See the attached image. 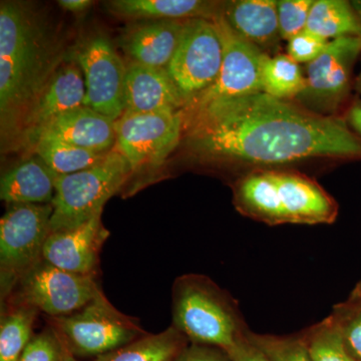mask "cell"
Returning a JSON list of instances; mask_svg holds the SVG:
<instances>
[{"instance_id": "4fadbf2b", "label": "cell", "mask_w": 361, "mask_h": 361, "mask_svg": "<svg viewBox=\"0 0 361 361\" xmlns=\"http://www.w3.org/2000/svg\"><path fill=\"white\" fill-rule=\"evenodd\" d=\"M77 61L84 73L85 106L118 121L125 113L127 66L113 44L97 35L80 45Z\"/></svg>"}, {"instance_id": "d6a6232c", "label": "cell", "mask_w": 361, "mask_h": 361, "mask_svg": "<svg viewBox=\"0 0 361 361\" xmlns=\"http://www.w3.org/2000/svg\"><path fill=\"white\" fill-rule=\"evenodd\" d=\"M173 361H232L224 349L203 344L189 343Z\"/></svg>"}, {"instance_id": "cb8c5ba5", "label": "cell", "mask_w": 361, "mask_h": 361, "mask_svg": "<svg viewBox=\"0 0 361 361\" xmlns=\"http://www.w3.org/2000/svg\"><path fill=\"white\" fill-rule=\"evenodd\" d=\"M261 92L279 99H296L305 90V75L287 54H265L261 63Z\"/></svg>"}, {"instance_id": "f1b7e54d", "label": "cell", "mask_w": 361, "mask_h": 361, "mask_svg": "<svg viewBox=\"0 0 361 361\" xmlns=\"http://www.w3.org/2000/svg\"><path fill=\"white\" fill-rule=\"evenodd\" d=\"M341 332L349 353L361 361V302L346 300L334 306L329 315Z\"/></svg>"}, {"instance_id": "9c48e42d", "label": "cell", "mask_w": 361, "mask_h": 361, "mask_svg": "<svg viewBox=\"0 0 361 361\" xmlns=\"http://www.w3.org/2000/svg\"><path fill=\"white\" fill-rule=\"evenodd\" d=\"M224 47L215 21L187 20L167 71L187 104L219 75Z\"/></svg>"}, {"instance_id": "83f0119b", "label": "cell", "mask_w": 361, "mask_h": 361, "mask_svg": "<svg viewBox=\"0 0 361 361\" xmlns=\"http://www.w3.org/2000/svg\"><path fill=\"white\" fill-rule=\"evenodd\" d=\"M249 336L271 361H312L301 334L279 336L250 331Z\"/></svg>"}, {"instance_id": "3957f363", "label": "cell", "mask_w": 361, "mask_h": 361, "mask_svg": "<svg viewBox=\"0 0 361 361\" xmlns=\"http://www.w3.org/2000/svg\"><path fill=\"white\" fill-rule=\"evenodd\" d=\"M232 189L239 213L269 226L331 224L338 215L336 201L296 171L258 169L237 178Z\"/></svg>"}, {"instance_id": "6da1fadb", "label": "cell", "mask_w": 361, "mask_h": 361, "mask_svg": "<svg viewBox=\"0 0 361 361\" xmlns=\"http://www.w3.org/2000/svg\"><path fill=\"white\" fill-rule=\"evenodd\" d=\"M190 116L188 142L205 160L258 170L312 158H361V137L346 120L262 92L209 104Z\"/></svg>"}, {"instance_id": "8992f818", "label": "cell", "mask_w": 361, "mask_h": 361, "mask_svg": "<svg viewBox=\"0 0 361 361\" xmlns=\"http://www.w3.org/2000/svg\"><path fill=\"white\" fill-rule=\"evenodd\" d=\"M47 320L75 357L96 358L148 334L116 310L103 292L75 312Z\"/></svg>"}, {"instance_id": "e0dca14e", "label": "cell", "mask_w": 361, "mask_h": 361, "mask_svg": "<svg viewBox=\"0 0 361 361\" xmlns=\"http://www.w3.org/2000/svg\"><path fill=\"white\" fill-rule=\"evenodd\" d=\"M85 78L80 66L70 63L54 71L21 123L26 137L56 116L85 106Z\"/></svg>"}, {"instance_id": "f35d334b", "label": "cell", "mask_w": 361, "mask_h": 361, "mask_svg": "<svg viewBox=\"0 0 361 361\" xmlns=\"http://www.w3.org/2000/svg\"><path fill=\"white\" fill-rule=\"evenodd\" d=\"M63 361H78V360H77V357H75V356H73V355H71L70 351L66 350L65 357H63Z\"/></svg>"}, {"instance_id": "f546056e", "label": "cell", "mask_w": 361, "mask_h": 361, "mask_svg": "<svg viewBox=\"0 0 361 361\" xmlns=\"http://www.w3.org/2000/svg\"><path fill=\"white\" fill-rule=\"evenodd\" d=\"M314 0H280L277 1L280 37L290 40L306 30Z\"/></svg>"}, {"instance_id": "277c9868", "label": "cell", "mask_w": 361, "mask_h": 361, "mask_svg": "<svg viewBox=\"0 0 361 361\" xmlns=\"http://www.w3.org/2000/svg\"><path fill=\"white\" fill-rule=\"evenodd\" d=\"M172 299V325L190 343L215 346L230 353L250 331L238 302L204 275L178 278Z\"/></svg>"}, {"instance_id": "8d00e7d4", "label": "cell", "mask_w": 361, "mask_h": 361, "mask_svg": "<svg viewBox=\"0 0 361 361\" xmlns=\"http://www.w3.org/2000/svg\"><path fill=\"white\" fill-rule=\"evenodd\" d=\"M348 300L353 301V302H361V279L360 281L356 284L355 289L351 292Z\"/></svg>"}, {"instance_id": "30bf717a", "label": "cell", "mask_w": 361, "mask_h": 361, "mask_svg": "<svg viewBox=\"0 0 361 361\" xmlns=\"http://www.w3.org/2000/svg\"><path fill=\"white\" fill-rule=\"evenodd\" d=\"M360 54L361 37L329 42L322 54L306 65L305 90L296 97L303 108L332 116L348 97L353 66Z\"/></svg>"}, {"instance_id": "52a82bcc", "label": "cell", "mask_w": 361, "mask_h": 361, "mask_svg": "<svg viewBox=\"0 0 361 361\" xmlns=\"http://www.w3.org/2000/svg\"><path fill=\"white\" fill-rule=\"evenodd\" d=\"M51 204L13 205L0 220V281L2 300L42 259L51 234Z\"/></svg>"}, {"instance_id": "ffe728a7", "label": "cell", "mask_w": 361, "mask_h": 361, "mask_svg": "<svg viewBox=\"0 0 361 361\" xmlns=\"http://www.w3.org/2000/svg\"><path fill=\"white\" fill-rule=\"evenodd\" d=\"M56 176L42 159H30L2 176L0 198L13 205L51 204Z\"/></svg>"}, {"instance_id": "74e56055", "label": "cell", "mask_w": 361, "mask_h": 361, "mask_svg": "<svg viewBox=\"0 0 361 361\" xmlns=\"http://www.w3.org/2000/svg\"><path fill=\"white\" fill-rule=\"evenodd\" d=\"M351 4H353V7H355L356 13L358 14V16H360L361 20V0H356V1H353L351 2Z\"/></svg>"}, {"instance_id": "836d02e7", "label": "cell", "mask_w": 361, "mask_h": 361, "mask_svg": "<svg viewBox=\"0 0 361 361\" xmlns=\"http://www.w3.org/2000/svg\"><path fill=\"white\" fill-rule=\"evenodd\" d=\"M250 331L229 353L232 361H271L264 351L252 341L249 336Z\"/></svg>"}, {"instance_id": "d590c367", "label": "cell", "mask_w": 361, "mask_h": 361, "mask_svg": "<svg viewBox=\"0 0 361 361\" xmlns=\"http://www.w3.org/2000/svg\"><path fill=\"white\" fill-rule=\"evenodd\" d=\"M59 6L65 8L66 11L71 13H80L85 11L92 6V2L90 0H61L59 1Z\"/></svg>"}, {"instance_id": "9a60e30c", "label": "cell", "mask_w": 361, "mask_h": 361, "mask_svg": "<svg viewBox=\"0 0 361 361\" xmlns=\"http://www.w3.org/2000/svg\"><path fill=\"white\" fill-rule=\"evenodd\" d=\"M115 123L108 116L82 106L56 116L27 139L32 142L39 139H58L97 153H106L116 145Z\"/></svg>"}, {"instance_id": "4316f807", "label": "cell", "mask_w": 361, "mask_h": 361, "mask_svg": "<svg viewBox=\"0 0 361 361\" xmlns=\"http://www.w3.org/2000/svg\"><path fill=\"white\" fill-rule=\"evenodd\" d=\"M300 334L312 361H357L349 353L330 316Z\"/></svg>"}, {"instance_id": "ac0fdd59", "label": "cell", "mask_w": 361, "mask_h": 361, "mask_svg": "<svg viewBox=\"0 0 361 361\" xmlns=\"http://www.w3.org/2000/svg\"><path fill=\"white\" fill-rule=\"evenodd\" d=\"M222 16L234 32L263 52L281 39L275 0L223 2Z\"/></svg>"}, {"instance_id": "ba28073f", "label": "cell", "mask_w": 361, "mask_h": 361, "mask_svg": "<svg viewBox=\"0 0 361 361\" xmlns=\"http://www.w3.org/2000/svg\"><path fill=\"white\" fill-rule=\"evenodd\" d=\"M14 291L13 306H30L49 317L75 312L102 292L94 277L68 272L44 259L21 278Z\"/></svg>"}, {"instance_id": "7a4b0ae2", "label": "cell", "mask_w": 361, "mask_h": 361, "mask_svg": "<svg viewBox=\"0 0 361 361\" xmlns=\"http://www.w3.org/2000/svg\"><path fill=\"white\" fill-rule=\"evenodd\" d=\"M47 37L39 21L23 4L0 6V115L2 132L25 120L49 82Z\"/></svg>"}, {"instance_id": "4dcf8cb0", "label": "cell", "mask_w": 361, "mask_h": 361, "mask_svg": "<svg viewBox=\"0 0 361 361\" xmlns=\"http://www.w3.org/2000/svg\"><path fill=\"white\" fill-rule=\"evenodd\" d=\"M66 350L56 330L49 325L32 336L18 361H63Z\"/></svg>"}, {"instance_id": "7402d4cb", "label": "cell", "mask_w": 361, "mask_h": 361, "mask_svg": "<svg viewBox=\"0 0 361 361\" xmlns=\"http://www.w3.org/2000/svg\"><path fill=\"white\" fill-rule=\"evenodd\" d=\"M189 343L187 337L172 325L160 334H147L92 361H173Z\"/></svg>"}, {"instance_id": "484cf974", "label": "cell", "mask_w": 361, "mask_h": 361, "mask_svg": "<svg viewBox=\"0 0 361 361\" xmlns=\"http://www.w3.org/2000/svg\"><path fill=\"white\" fill-rule=\"evenodd\" d=\"M39 310L30 306H13L1 316L0 361L20 360L32 338V329Z\"/></svg>"}, {"instance_id": "8fae6325", "label": "cell", "mask_w": 361, "mask_h": 361, "mask_svg": "<svg viewBox=\"0 0 361 361\" xmlns=\"http://www.w3.org/2000/svg\"><path fill=\"white\" fill-rule=\"evenodd\" d=\"M213 20L224 47L223 63L215 82L187 104L190 115L217 102L261 92V63L265 52L234 32L222 13Z\"/></svg>"}, {"instance_id": "e575fe53", "label": "cell", "mask_w": 361, "mask_h": 361, "mask_svg": "<svg viewBox=\"0 0 361 361\" xmlns=\"http://www.w3.org/2000/svg\"><path fill=\"white\" fill-rule=\"evenodd\" d=\"M346 122L355 134L361 137V99L351 104L346 116Z\"/></svg>"}, {"instance_id": "2e32d148", "label": "cell", "mask_w": 361, "mask_h": 361, "mask_svg": "<svg viewBox=\"0 0 361 361\" xmlns=\"http://www.w3.org/2000/svg\"><path fill=\"white\" fill-rule=\"evenodd\" d=\"M186 106V99L166 68H153L135 61L127 66L125 113L180 111Z\"/></svg>"}, {"instance_id": "603a6c76", "label": "cell", "mask_w": 361, "mask_h": 361, "mask_svg": "<svg viewBox=\"0 0 361 361\" xmlns=\"http://www.w3.org/2000/svg\"><path fill=\"white\" fill-rule=\"evenodd\" d=\"M306 30L329 40L361 37V20L355 7L344 0H316Z\"/></svg>"}, {"instance_id": "5b68a950", "label": "cell", "mask_w": 361, "mask_h": 361, "mask_svg": "<svg viewBox=\"0 0 361 361\" xmlns=\"http://www.w3.org/2000/svg\"><path fill=\"white\" fill-rule=\"evenodd\" d=\"M130 173L125 157L118 149H111L94 167L56 176L51 233L77 228L102 215L104 204L122 188Z\"/></svg>"}, {"instance_id": "44dd1931", "label": "cell", "mask_w": 361, "mask_h": 361, "mask_svg": "<svg viewBox=\"0 0 361 361\" xmlns=\"http://www.w3.org/2000/svg\"><path fill=\"white\" fill-rule=\"evenodd\" d=\"M111 13L122 18L154 20H215L223 2L203 0H115L108 2Z\"/></svg>"}, {"instance_id": "1f68e13d", "label": "cell", "mask_w": 361, "mask_h": 361, "mask_svg": "<svg viewBox=\"0 0 361 361\" xmlns=\"http://www.w3.org/2000/svg\"><path fill=\"white\" fill-rule=\"evenodd\" d=\"M329 40L303 30L288 40L287 56L297 63H307L317 59L329 45Z\"/></svg>"}, {"instance_id": "d6986e66", "label": "cell", "mask_w": 361, "mask_h": 361, "mask_svg": "<svg viewBox=\"0 0 361 361\" xmlns=\"http://www.w3.org/2000/svg\"><path fill=\"white\" fill-rule=\"evenodd\" d=\"M186 20H157L133 28L123 47L135 63L167 70Z\"/></svg>"}, {"instance_id": "d4e9b609", "label": "cell", "mask_w": 361, "mask_h": 361, "mask_svg": "<svg viewBox=\"0 0 361 361\" xmlns=\"http://www.w3.org/2000/svg\"><path fill=\"white\" fill-rule=\"evenodd\" d=\"M32 145L39 158L58 175L73 174L94 167L111 152L97 153L58 139H39Z\"/></svg>"}, {"instance_id": "5bb4252c", "label": "cell", "mask_w": 361, "mask_h": 361, "mask_svg": "<svg viewBox=\"0 0 361 361\" xmlns=\"http://www.w3.org/2000/svg\"><path fill=\"white\" fill-rule=\"evenodd\" d=\"M109 234L102 215L77 228L51 232L45 241L42 259L68 272L94 277L99 252Z\"/></svg>"}, {"instance_id": "ab89813d", "label": "cell", "mask_w": 361, "mask_h": 361, "mask_svg": "<svg viewBox=\"0 0 361 361\" xmlns=\"http://www.w3.org/2000/svg\"><path fill=\"white\" fill-rule=\"evenodd\" d=\"M355 90L361 94V71L360 75H358L355 80Z\"/></svg>"}, {"instance_id": "7c38bea8", "label": "cell", "mask_w": 361, "mask_h": 361, "mask_svg": "<svg viewBox=\"0 0 361 361\" xmlns=\"http://www.w3.org/2000/svg\"><path fill=\"white\" fill-rule=\"evenodd\" d=\"M184 113H125L116 121V147L132 172L161 164L177 146L184 125Z\"/></svg>"}]
</instances>
